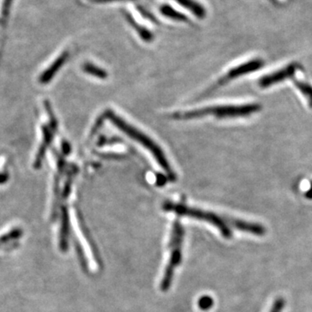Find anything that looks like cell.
<instances>
[{"label":"cell","instance_id":"cell-1","mask_svg":"<svg viewBox=\"0 0 312 312\" xmlns=\"http://www.w3.org/2000/svg\"><path fill=\"white\" fill-rule=\"evenodd\" d=\"M106 116L107 118L110 120L124 134L141 144L144 147H146L150 153L153 154L157 163H159L160 165L162 166V168L167 172L169 177L171 179L175 178V173L172 170L168 159L166 158L163 149L159 147L158 144H156L151 138L147 136V134H144L143 132L134 128L131 125L128 124V122H125L124 120H122L120 116H116V114L112 111H108L106 113Z\"/></svg>","mask_w":312,"mask_h":312},{"label":"cell","instance_id":"cell-2","mask_svg":"<svg viewBox=\"0 0 312 312\" xmlns=\"http://www.w3.org/2000/svg\"><path fill=\"white\" fill-rule=\"evenodd\" d=\"M261 109V105L259 103H251L246 105H227V106L208 107L204 109H197L194 111L185 113L179 116L180 118L193 119L201 116H214L218 118H231L240 116H248L258 113Z\"/></svg>","mask_w":312,"mask_h":312},{"label":"cell","instance_id":"cell-3","mask_svg":"<svg viewBox=\"0 0 312 312\" xmlns=\"http://www.w3.org/2000/svg\"><path fill=\"white\" fill-rule=\"evenodd\" d=\"M164 208L167 211L176 212L177 214H180V215L188 216V217L198 218V219H201V220H205L208 223H211L212 225L218 228L223 235V237H225V239H230L231 237V230L226 225L225 221L220 217H218L214 213L205 212L202 210L194 209V208L182 206L180 204H174V203H166L164 205Z\"/></svg>","mask_w":312,"mask_h":312},{"label":"cell","instance_id":"cell-4","mask_svg":"<svg viewBox=\"0 0 312 312\" xmlns=\"http://www.w3.org/2000/svg\"><path fill=\"white\" fill-rule=\"evenodd\" d=\"M182 238H183V231H182L181 225L179 223H175L174 231H173V236L170 241V246L172 247L170 259L169 260V265L166 267L163 280L161 283V289L163 291L169 290V288L171 285L175 268L181 263Z\"/></svg>","mask_w":312,"mask_h":312},{"label":"cell","instance_id":"cell-5","mask_svg":"<svg viewBox=\"0 0 312 312\" xmlns=\"http://www.w3.org/2000/svg\"><path fill=\"white\" fill-rule=\"evenodd\" d=\"M300 69L299 63L292 62L284 67L283 69L272 72L271 74L265 75L260 78L259 81V86L261 88H268L272 85H277L278 83L287 80L292 77L297 69Z\"/></svg>","mask_w":312,"mask_h":312},{"label":"cell","instance_id":"cell-6","mask_svg":"<svg viewBox=\"0 0 312 312\" xmlns=\"http://www.w3.org/2000/svg\"><path fill=\"white\" fill-rule=\"evenodd\" d=\"M265 64V62L262 59L256 58V59L251 60L248 62H245L243 64L237 66L233 69H231L230 71H228L223 77L218 82V86H221L231 81L233 79L240 77L241 75H247L249 73L257 71L259 69H261Z\"/></svg>","mask_w":312,"mask_h":312},{"label":"cell","instance_id":"cell-7","mask_svg":"<svg viewBox=\"0 0 312 312\" xmlns=\"http://www.w3.org/2000/svg\"><path fill=\"white\" fill-rule=\"evenodd\" d=\"M175 2L180 4L186 9L189 10L191 13H194L199 19H204L206 15V9L202 5L196 2L195 0H175Z\"/></svg>","mask_w":312,"mask_h":312},{"label":"cell","instance_id":"cell-8","mask_svg":"<svg viewBox=\"0 0 312 312\" xmlns=\"http://www.w3.org/2000/svg\"><path fill=\"white\" fill-rule=\"evenodd\" d=\"M233 225L241 231H247L257 235H263L265 231V228L263 227L262 225L243 220H234Z\"/></svg>","mask_w":312,"mask_h":312},{"label":"cell","instance_id":"cell-9","mask_svg":"<svg viewBox=\"0 0 312 312\" xmlns=\"http://www.w3.org/2000/svg\"><path fill=\"white\" fill-rule=\"evenodd\" d=\"M124 16L126 19L129 23V25L134 27V30L137 31L138 34L140 35V38L145 41H151L153 38V36L147 29L145 28L142 25H139L135 20H134L133 16L130 15L128 12H124Z\"/></svg>","mask_w":312,"mask_h":312},{"label":"cell","instance_id":"cell-10","mask_svg":"<svg viewBox=\"0 0 312 312\" xmlns=\"http://www.w3.org/2000/svg\"><path fill=\"white\" fill-rule=\"evenodd\" d=\"M160 10H161V13H163V15L168 17L169 19H174V20L180 21V22H187L188 21L187 16H185L183 13H180L178 11L174 9L169 5H163Z\"/></svg>","mask_w":312,"mask_h":312},{"label":"cell","instance_id":"cell-11","mask_svg":"<svg viewBox=\"0 0 312 312\" xmlns=\"http://www.w3.org/2000/svg\"><path fill=\"white\" fill-rule=\"evenodd\" d=\"M294 85L296 86V89L302 93L304 98H305L309 107L312 108V86L311 85L306 83V82L296 81L294 80Z\"/></svg>","mask_w":312,"mask_h":312},{"label":"cell","instance_id":"cell-12","mask_svg":"<svg viewBox=\"0 0 312 312\" xmlns=\"http://www.w3.org/2000/svg\"><path fill=\"white\" fill-rule=\"evenodd\" d=\"M66 57H67V54H62V55H61V56H60L59 58L56 60V62H54L53 64H52V66H51V68H50V70L47 72L46 75H45V76H44L46 80H48V79H50V78L52 76V75H53L54 73H55V72L57 70V69H59L60 66L62 65V63H63V62H64V61H65Z\"/></svg>","mask_w":312,"mask_h":312},{"label":"cell","instance_id":"cell-13","mask_svg":"<svg viewBox=\"0 0 312 312\" xmlns=\"http://www.w3.org/2000/svg\"><path fill=\"white\" fill-rule=\"evenodd\" d=\"M85 70L88 72L89 74L96 75L97 77H106V73H105V71H103V69H99V68H97V67L92 65V64H89V63H88V64H85Z\"/></svg>","mask_w":312,"mask_h":312},{"label":"cell","instance_id":"cell-14","mask_svg":"<svg viewBox=\"0 0 312 312\" xmlns=\"http://www.w3.org/2000/svg\"><path fill=\"white\" fill-rule=\"evenodd\" d=\"M213 304V300L212 297L209 296H203L200 297L199 301H198V305L199 308L204 310L210 309Z\"/></svg>","mask_w":312,"mask_h":312},{"label":"cell","instance_id":"cell-15","mask_svg":"<svg viewBox=\"0 0 312 312\" xmlns=\"http://www.w3.org/2000/svg\"><path fill=\"white\" fill-rule=\"evenodd\" d=\"M136 9H137L138 12H140V14L143 16L144 18H146V19H148V20H150V21L152 23L158 24L155 17H154L153 14H151V13H148L147 10L144 9L143 7H140V6H137V7H136Z\"/></svg>","mask_w":312,"mask_h":312},{"label":"cell","instance_id":"cell-16","mask_svg":"<svg viewBox=\"0 0 312 312\" xmlns=\"http://www.w3.org/2000/svg\"><path fill=\"white\" fill-rule=\"evenodd\" d=\"M284 301L283 298L279 297L278 299L275 301L273 305H272V309L270 310V312H281L282 309L284 308Z\"/></svg>","mask_w":312,"mask_h":312},{"label":"cell","instance_id":"cell-17","mask_svg":"<svg viewBox=\"0 0 312 312\" xmlns=\"http://www.w3.org/2000/svg\"><path fill=\"white\" fill-rule=\"evenodd\" d=\"M94 3L106 4L112 3V2H117V1H127V0H91Z\"/></svg>","mask_w":312,"mask_h":312},{"label":"cell","instance_id":"cell-18","mask_svg":"<svg viewBox=\"0 0 312 312\" xmlns=\"http://www.w3.org/2000/svg\"><path fill=\"white\" fill-rule=\"evenodd\" d=\"M12 0H5V4H4L3 13L4 14H6L7 12V10L9 8L10 5H11Z\"/></svg>","mask_w":312,"mask_h":312},{"label":"cell","instance_id":"cell-19","mask_svg":"<svg viewBox=\"0 0 312 312\" xmlns=\"http://www.w3.org/2000/svg\"><path fill=\"white\" fill-rule=\"evenodd\" d=\"M306 196L308 197V198H309V199H312V185L311 186H310V187H309V190H308V192H307V194H306Z\"/></svg>","mask_w":312,"mask_h":312}]
</instances>
